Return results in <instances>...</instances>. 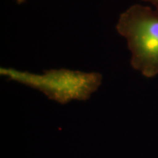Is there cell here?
Masks as SVG:
<instances>
[{
  "mask_svg": "<svg viewBox=\"0 0 158 158\" xmlns=\"http://www.w3.org/2000/svg\"><path fill=\"white\" fill-rule=\"evenodd\" d=\"M117 32L126 40L130 64L146 78L158 75V7L133 5L120 14Z\"/></svg>",
  "mask_w": 158,
  "mask_h": 158,
  "instance_id": "cell-1",
  "label": "cell"
},
{
  "mask_svg": "<svg viewBox=\"0 0 158 158\" xmlns=\"http://www.w3.org/2000/svg\"><path fill=\"white\" fill-rule=\"evenodd\" d=\"M0 74L10 81L23 84L44 94L51 100L66 104L72 100L85 101L102 84L99 73H86L69 69H52L43 74L31 73L10 68H1Z\"/></svg>",
  "mask_w": 158,
  "mask_h": 158,
  "instance_id": "cell-2",
  "label": "cell"
},
{
  "mask_svg": "<svg viewBox=\"0 0 158 158\" xmlns=\"http://www.w3.org/2000/svg\"><path fill=\"white\" fill-rule=\"evenodd\" d=\"M142 1L146 2H149L154 5L156 7H158V0H142Z\"/></svg>",
  "mask_w": 158,
  "mask_h": 158,
  "instance_id": "cell-3",
  "label": "cell"
},
{
  "mask_svg": "<svg viewBox=\"0 0 158 158\" xmlns=\"http://www.w3.org/2000/svg\"><path fill=\"white\" fill-rule=\"evenodd\" d=\"M25 1H27V0H16L17 3L18 4H21V3H23Z\"/></svg>",
  "mask_w": 158,
  "mask_h": 158,
  "instance_id": "cell-4",
  "label": "cell"
}]
</instances>
